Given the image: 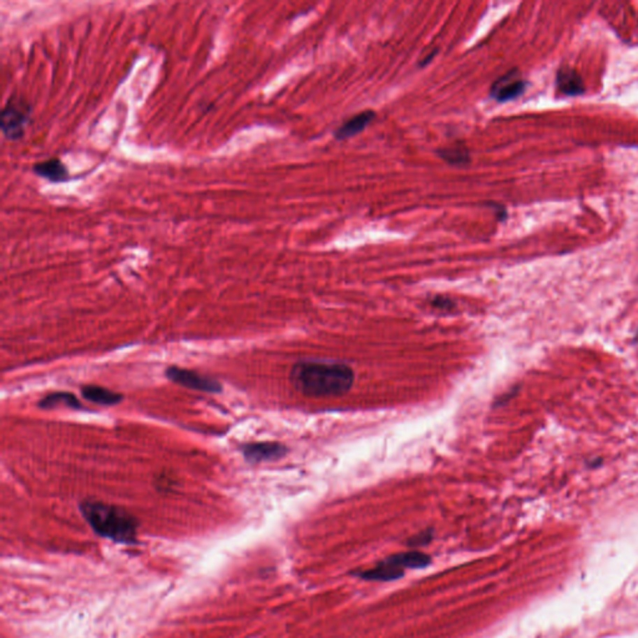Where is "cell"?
Segmentation results:
<instances>
[{
	"label": "cell",
	"instance_id": "obj_1",
	"mask_svg": "<svg viewBox=\"0 0 638 638\" xmlns=\"http://www.w3.org/2000/svg\"><path fill=\"white\" fill-rule=\"evenodd\" d=\"M289 379L305 397H340L351 391L354 372L345 363L305 361L294 364Z\"/></svg>",
	"mask_w": 638,
	"mask_h": 638
},
{
	"label": "cell",
	"instance_id": "obj_2",
	"mask_svg": "<svg viewBox=\"0 0 638 638\" xmlns=\"http://www.w3.org/2000/svg\"><path fill=\"white\" fill-rule=\"evenodd\" d=\"M79 507L96 534L127 545L136 542L138 523L130 512L119 506L95 500L81 501Z\"/></svg>",
	"mask_w": 638,
	"mask_h": 638
},
{
	"label": "cell",
	"instance_id": "obj_3",
	"mask_svg": "<svg viewBox=\"0 0 638 638\" xmlns=\"http://www.w3.org/2000/svg\"><path fill=\"white\" fill-rule=\"evenodd\" d=\"M168 380L178 386H184L191 391H203V393H221L222 384L212 377H208L197 373L191 369L180 368L176 365L168 367L165 372Z\"/></svg>",
	"mask_w": 638,
	"mask_h": 638
},
{
	"label": "cell",
	"instance_id": "obj_4",
	"mask_svg": "<svg viewBox=\"0 0 638 638\" xmlns=\"http://www.w3.org/2000/svg\"><path fill=\"white\" fill-rule=\"evenodd\" d=\"M29 121V109L22 101H9L1 113V130L9 140H20Z\"/></svg>",
	"mask_w": 638,
	"mask_h": 638
},
{
	"label": "cell",
	"instance_id": "obj_5",
	"mask_svg": "<svg viewBox=\"0 0 638 638\" xmlns=\"http://www.w3.org/2000/svg\"><path fill=\"white\" fill-rule=\"evenodd\" d=\"M242 455L249 464H261L282 459L287 454V448L281 443L262 442L245 444L241 447Z\"/></svg>",
	"mask_w": 638,
	"mask_h": 638
},
{
	"label": "cell",
	"instance_id": "obj_6",
	"mask_svg": "<svg viewBox=\"0 0 638 638\" xmlns=\"http://www.w3.org/2000/svg\"><path fill=\"white\" fill-rule=\"evenodd\" d=\"M526 89V81L523 80L516 70H512L507 74L495 81L490 89L491 98L499 103L510 101L519 98Z\"/></svg>",
	"mask_w": 638,
	"mask_h": 638
},
{
	"label": "cell",
	"instance_id": "obj_7",
	"mask_svg": "<svg viewBox=\"0 0 638 638\" xmlns=\"http://www.w3.org/2000/svg\"><path fill=\"white\" fill-rule=\"evenodd\" d=\"M375 119V113L372 110H365L363 113L356 114L351 119L343 122L334 133L337 140H347V138L356 136L358 133H363L369 124Z\"/></svg>",
	"mask_w": 638,
	"mask_h": 638
},
{
	"label": "cell",
	"instance_id": "obj_8",
	"mask_svg": "<svg viewBox=\"0 0 638 638\" xmlns=\"http://www.w3.org/2000/svg\"><path fill=\"white\" fill-rule=\"evenodd\" d=\"M81 396L85 398L87 402L94 403L98 405H104V407L116 405L124 400L121 393L110 391L104 386H92V384L81 386Z\"/></svg>",
	"mask_w": 638,
	"mask_h": 638
},
{
	"label": "cell",
	"instance_id": "obj_9",
	"mask_svg": "<svg viewBox=\"0 0 638 638\" xmlns=\"http://www.w3.org/2000/svg\"><path fill=\"white\" fill-rule=\"evenodd\" d=\"M388 564L394 565L397 567L404 569H424L430 564V558L419 551L400 552L397 555H391L384 560Z\"/></svg>",
	"mask_w": 638,
	"mask_h": 638
},
{
	"label": "cell",
	"instance_id": "obj_10",
	"mask_svg": "<svg viewBox=\"0 0 638 638\" xmlns=\"http://www.w3.org/2000/svg\"><path fill=\"white\" fill-rule=\"evenodd\" d=\"M33 171L38 176L46 178V180H49L52 182H63V181H66L69 178V173H68L66 167L58 159H52V160H48V161L39 162V164H36L33 167Z\"/></svg>",
	"mask_w": 638,
	"mask_h": 638
},
{
	"label": "cell",
	"instance_id": "obj_11",
	"mask_svg": "<svg viewBox=\"0 0 638 638\" xmlns=\"http://www.w3.org/2000/svg\"><path fill=\"white\" fill-rule=\"evenodd\" d=\"M39 408L55 409V408H68V409H82L80 400L75 397L73 393L68 391H58V393H52L48 394L45 397L39 400Z\"/></svg>",
	"mask_w": 638,
	"mask_h": 638
},
{
	"label": "cell",
	"instance_id": "obj_12",
	"mask_svg": "<svg viewBox=\"0 0 638 638\" xmlns=\"http://www.w3.org/2000/svg\"><path fill=\"white\" fill-rule=\"evenodd\" d=\"M558 87L560 92H564L570 96L582 94L585 90L583 81L581 79L580 74L576 70L570 69V68H563V69L558 70Z\"/></svg>",
	"mask_w": 638,
	"mask_h": 638
},
{
	"label": "cell",
	"instance_id": "obj_13",
	"mask_svg": "<svg viewBox=\"0 0 638 638\" xmlns=\"http://www.w3.org/2000/svg\"><path fill=\"white\" fill-rule=\"evenodd\" d=\"M404 575V571L400 567H397L394 565L388 564L386 561L380 563L379 566L375 569H370L368 571L362 572V577L364 580L369 581H393L400 579Z\"/></svg>",
	"mask_w": 638,
	"mask_h": 638
},
{
	"label": "cell",
	"instance_id": "obj_14",
	"mask_svg": "<svg viewBox=\"0 0 638 638\" xmlns=\"http://www.w3.org/2000/svg\"><path fill=\"white\" fill-rule=\"evenodd\" d=\"M437 155L450 165H465L470 162V154L464 146H450L437 150Z\"/></svg>",
	"mask_w": 638,
	"mask_h": 638
},
{
	"label": "cell",
	"instance_id": "obj_15",
	"mask_svg": "<svg viewBox=\"0 0 638 638\" xmlns=\"http://www.w3.org/2000/svg\"><path fill=\"white\" fill-rule=\"evenodd\" d=\"M430 305L434 307V308H437V310H440V311L449 312L454 310L455 303L448 297L437 296L435 298L431 299Z\"/></svg>",
	"mask_w": 638,
	"mask_h": 638
},
{
	"label": "cell",
	"instance_id": "obj_16",
	"mask_svg": "<svg viewBox=\"0 0 638 638\" xmlns=\"http://www.w3.org/2000/svg\"><path fill=\"white\" fill-rule=\"evenodd\" d=\"M435 54H437V50H435V52H431V54H430V55H429V57H426V58L424 59V60H423V61H421V65H424V66H426V64L430 63L431 59H433V58H434V57H435Z\"/></svg>",
	"mask_w": 638,
	"mask_h": 638
}]
</instances>
